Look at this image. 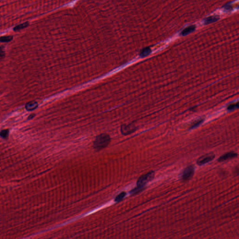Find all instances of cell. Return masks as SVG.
<instances>
[{"mask_svg": "<svg viewBox=\"0 0 239 239\" xmlns=\"http://www.w3.org/2000/svg\"><path fill=\"white\" fill-rule=\"evenodd\" d=\"M110 137L106 134H102L97 136L94 142V147L95 150H100L106 148L110 142Z\"/></svg>", "mask_w": 239, "mask_h": 239, "instance_id": "1", "label": "cell"}, {"mask_svg": "<svg viewBox=\"0 0 239 239\" xmlns=\"http://www.w3.org/2000/svg\"><path fill=\"white\" fill-rule=\"evenodd\" d=\"M155 177V172L152 171L141 176L137 181V186L144 187L148 183L153 180Z\"/></svg>", "mask_w": 239, "mask_h": 239, "instance_id": "2", "label": "cell"}, {"mask_svg": "<svg viewBox=\"0 0 239 239\" xmlns=\"http://www.w3.org/2000/svg\"><path fill=\"white\" fill-rule=\"evenodd\" d=\"M194 174V167L193 165L187 166L183 170L180 176L181 179L183 181L190 180Z\"/></svg>", "mask_w": 239, "mask_h": 239, "instance_id": "3", "label": "cell"}, {"mask_svg": "<svg viewBox=\"0 0 239 239\" xmlns=\"http://www.w3.org/2000/svg\"><path fill=\"white\" fill-rule=\"evenodd\" d=\"M215 155L212 153H210L205 154L200 156L197 161V165L201 166L211 162L215 158Z\"/></svg>", "mask_w": 239, "mask_h": 239, "instance_id": "4", "label": "cell"}, {"mask_svg": "<svg viewBox=\"0 0 239 239\" xmlns=\"http://www.w3.org/2000/svg\"><path fill=\"white\" fill-rule=\"evenodd\" d=\"M237 155H238L236 152H233V151L232 152H229L226 153L224 155H221V156H220L218 160L219 162H222L229 160L230 159H233L234 158H236Z\"/></svg>", "mask_w": 239, "mask_h": 239, "instance_id": "5", "label": "cell"}, {"mask_svg": "<svg viewBox=\"0 0 239 239\" xmlns=\"http://www.w3.org/2000/svg\"><path fill=\"white\" fill-rule=\"evenodd\" d=\"M136 130V128L133 125H123L121 127V132L124 135L132 133Z\"/></svg>", "mask_w": 239, "mask_h": 239, "instance_id": "6", "label": "cell"}, {"mask_svg": "<svg viewBox=\"0 0 239 239\" xmlns=\"http://www.w3.org/2000/svg\"><path fill=\"white\" fill-rule=\"evenodd\" d=\"M196 30V26L195 25H191L185 28V29L183 30L180 33V35L181 36H185L191 34V33L194 31Z\"/></svg>", "mask_w": 239, "mask_h": 239, "instance_id": "7", "label": "cell"}, {"mask_svg": "<svg viewBox=\"0 0 239 239\" xmlns=\"http://www.w3.org/2000/svg\"><path fill=\"white\" fill-rule=\"evenodd\" d=\"M219 19V17L218 15H213L205 18L203 20V23L205 25L209 24L213 22H215Z\"/></svg>", "mask_w": 239, "mask_h": 239, "instance_id": "8", "label": "cell"}, {"mask_svg": "<svg viewBox=\"0 0 239 239\" xmlns=\"http://www.w3.org/2000/svg\"><path fill=\"white\" fill-rule=\"evenodd\" d=\"M38 106L37 102L35 101H30L25 105V108L27 111H33L37 109Z\"/></svg>", "mask_w": 239, "mask_h": 239, "instance_id": "9", "label": "cell"}, {"mask_svg": "<svg viewBox=\"0 0 239 239\" xmlns=\"http://www.w3.org/2000/svg\"><path fill=\"white\" fill-rule=\"evenodd\" d=\"M29 24H29V22H24L23 23H21V24H20L18 25H17L16 26H15V27L13 28V30L15 31H19V30H22V29H25L26 28L28 27L29 26Z\"/></svg>", "mask_w": 239, "mask_h": 239, "instance_id": "10", "label": "cell"}, {"mask_svg": "<svg viewBox=\"0 0 239 239\" xmlns=\"http://www.w3.org/2000/svg\"><path fill=\"white\" fill-rule=\"evenodd\" d=\"M151 52V50L150 49V48L149 47H147V48H144L141 51L140 55L142 57H144L150 54Z\"/></svg>", "mask_w": 239, "mask_h": 239, "instance_id": "11", "label": "cell"}, {"mask_svg": "<svg viewBox=\"0 0 239 239\" xmlns=\"http://www.w3.org/2000/svg\"><path fill=\"white\" fill-rule=\"evenodd\" d=\"M13 37L12 36H6L0 37V42L2 43H7L12 41Z\"/></svg>", "mask_w": 239, "mask_h": 239, "instance_id": "12", "label": "cell"}, {"mask_svg": "<svg viewBox=\"0 0 239 239\" xmlns=\"http://www.w3.org/2000/svg\"><path fill=\"white\" fill-rule=\"evenodd\" d=\"M144 187H139V186H136V188H135L134 189L131 190L130 191V194L131 195H136L138 194L139 193L143 191V190H144Z\"/></svg>", "mask_w": 239, "mask_h": 239, "instance_id": "13", "label": "cell"}, {"mask_svg": "<svg viewBox=\"0 0 239 239\" xmlns=\"http://www.w3.org/2000/svg\"><path fill=\"white\" fill-rule=\"evenodd\" d=\"M126 193L124 192H121L118 195L116 196V199H115V201L117 202H120L122 200H123L124 197L126 196Z\"/></svg>", "mask_w": 239, "mask_h": 239, "instance_id": "14", "label": "cell"}, {"mask_svg": "<svg viewBox=\"0 0 239 239\" xmlns=\"http://www.w3.org/2000/svg\"><path fill=\"white\" fill-rule=\"evenodd\" d=\"M239 107V104L237 102L236 103L231 104L227 107V109L229 111L234 110L238 109Z\"/></svg>", "mask_w": 239, "mask_h": 239, "instance_id": "15", "label": "cell"}, {"mask_svg": "<svg viewBox=\"0 0 239 239\" xmlns=\"http://www.w3.org/2000/svg\"><path fill=\"white\" fill-rule=\"evenodd\" d=\"M9 134V130L8 129L3 130L0 132V136L3 138H7Z\"/></svg>", "mask_w": 239, "mask_h": 239, "instance_id": "16", "label": "cell"}, {"mask_svg": "<svg viewBox=\"0 0 239 239\" xmlns=\"http://www.w3.org/2000/svg\"><path fill=\"white\" fill-rule=\"evenodd\" d=\"M5 56V52L3 47H0V59H3Z\"/></svg>", "mask_w": 239, "mask_h": 239, "instance_id": "17", "label": "cell"}, {"mask_svg": "<svg viewBox=\"0 0 239 239\" xmlns=\"http://www.w3.org/2000/svg\"><path fill=\"white\" fill-rule=\"evenodd\" d=\"M202 122H203V121H202V120H200V121H197V122H196V123H194V124L192 125V127L191 128H195L197 127V126H199L200 124L202 123Z\"/></svg>", "mask_w": 239, "mask_h": 239, "instance_id": "18", "label": "cell"}, {"mask_svg": "<svg viewBox=\"0 0 239 239\" xmlns=\"http://www.w3.org/2000/svg\"><path fill=\"white\" fill-rule=\"evenodd\" d=\"M224 7L225 9L227 10H232V7L229 4H227L225 5Z\"/></svg>", "mask_w": 239, "mask_h": 239, "instance_id": "19", "label": "cell"}, {"mask_svg": "<svg viewBox=\"0 0 239 239\" xmlns=\"http://www.w3.org/2000/svg\"><path fill=\"white\" fill-rule=\"evenodd\" d=\"M35 116V114H30V115L29 116V117H28V120H31V119H32V118H33Z\"/></svg>", "mask_w": 239, "mask_h": 239, "instance_id": "20", "label": "cell"}]
</instances>
